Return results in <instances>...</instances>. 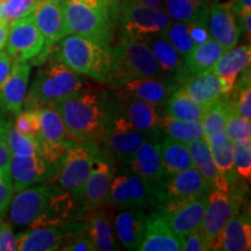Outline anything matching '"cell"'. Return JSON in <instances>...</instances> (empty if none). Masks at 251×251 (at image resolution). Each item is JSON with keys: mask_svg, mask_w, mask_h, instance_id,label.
I'll return each instance as SVG.
<instances>
[{"mask_svg": "<svg viewBox=\"0 0 251 251\" xmlns=\"http://www.w3.org/2000/svg\"><path fill=\"white\" fill-rule=\"evenodd\" d=\"M14 127L26 136L36 139L39 136L40 124H39V113L37 109H25L20 112L15 119Z\"/></svg>", "mask_w": 251, "mask_h": 251, "instance_id": "44", "label": "cell"}, {"mask_svg": "<svg viewBox=\"0 0 251 251\" xmlns=\"http://www.w3.org/2000/svg\"><path fill=\"white\" fill-rule=\"evenodd\" d=\"M9 176L15 192L46 180L54 181L51 168L39 151L31 155H12Z\"/></svg>", "mask_w": 251, "mask_h": 251, "instance_id": "17", "label": "cell"}, {"mask_svg": "<svg viewBox=\"0 0 251 251\" xmlns=\"http://www.w3.org/2000/svg\"><path fill=\"white\" fill-rule=\"evenodd\" d=\"M30 64L27 62H14L8 77L0 86V114L21 112L26 98L28 81L30 77Z\"/></svg>", "mask_w": 251, "mask_h": 251, "instance_id": "22", "label": "cell"}, {"mask_svg": "<svg viewBox=\"0 0 251 251\" xmlns=\"http://www.w3.org/2000/svg\"><path fill=\"white\" fill-rule=\"evenodd\" d=\"M98 156L97 142H76L67 149L57 175L59 187L76 200H83L84 187Z\"/></svg>", "mask_w": 251, "mask_h": 251, "instance_id": "6", "label": "cell"}, {"mask_svg": "<svg viewBox=\"0 0 251 251\" xmlns=\"http://www.w3.org/2000/svg\"><path fill=\"white\" fill-rule=\"evenodd\" d=\"M163 35L171 43L172 47L177 50L178 54L181 57H186L194 48V43L192 39H191L190 33H188L187 25L181 23V21L170 23V25L166 27V29L163 31Z\"/></svg>", "mask_w": 251, "mask_h": 251, "instance_id": "39", "label": "cell"}, {"mask_svg": "<svg viewBox=\"0 0 251 251\" xmlns=\"http://www.w3.org/2000/svg\"><path fill=\"white\" fill-rule=\"evenodd\" d=\"M230 112V97L222 96L215 101L209 103L206 107L205 114L201 119L203 137H208L213 134L225 131Z\"/></svg>", "mask_w": 251, "mask_h": 251, "instance_id": "38", "label": "cell"}, {"mask_svg": "<svg viewBox=\"0 0 251 251\" xmlns=\"http://www.w3.org/2000/svg\"><path fill=\"white\" fill-rule=\"evenodd\" d=\"M13 193L14 188L11 176H0V221L8 211Z\"/></svg>", "mask_w": 251, "mask_h": 251, "instance_id": "47", "label": "cell"}, {"mask_svg": "<svg viewBox=\"0 0 251 251\" xmlns=\"http://www.w3.org/2000/svg\"><path fill=\"white\" fill-rule=\"evenodd\" d=\"M209 150H211L213 161L220 175L225 178L231 188L237 187L240 177H238L234 163L233 141L227 136L225 131L213 134L211 136L205 137Z\"/></svg>", "mask_w": 251, "mask_h": 251, "instance_id": "28", "label": "cell"}, {"mask_svg": "<svg viewBox=\"0 0 251 251\" xmlns=\"http://www.w3.org/2000/svg\"><path fill=\"white\" fill-rule=\"evenodd\" d=\"M208 31L211 39L216 41L226 51L237 45L241 27L231 1H216L209 6Z\"/></svg>", "mask_w": 251, "mask_h": 251, "instance_id": "18", "label": "cell"}, {"mask_svg": "<svg viewBox=\"0 0 251 251\" xmlns=\"http://www.w3.org/2000/svg\"><path fill=\"white\" fill-rule=\"evenodd\" d=\"M8 27L9 25L6 23H0V50H2L6 47L8 37Z\"/></svg>", "mask_w": 251, "mask_h": 251, "instance_id": "54", "label": "cell"}, {"mask_svg": "<svg viewBox=\"0 0 251 251\" xmlns=\"http://www.w3.org/2000/svg\"><path fill=\"white\" fill-rule=\"evenodd\" d=\"M144 41L151 49L162 74L172 77V79L177 83L178 78L186 72L183 57L178 54L177 50L172 47L163 34L147 37Z\"/></svg>", "mask_w": 251, "mask_h": 251, "instance_id": "31", "label": "cell"}, {"mask_svg": "<svg viewBox=\"0 0 251 251\" xmlns=\"http://www.w3.org/2000/svg\"><path fill=\"white\" fill-rule=\"evenodd\" d=\"M107 201L119 208H146L155 205L153 192L142 178L133 171H122L113 178Z\"/></svg>", "mask_w": 251, "mask_h": 251, "instance_id": "12", "label": "cell"}, {"mask_svg": "<svg viewBox=\"0 0 251 251\" xmlns=\"http://www.w3.org/2000/svg\"><path fill=\"white\" fill-rule=\"evenodd\" d=\"M231 4L236 13L237 20L247 13H251V0H231Z\"/></svg>", "mask_w": 251, "mask_h": 251, "instance_id": "52", "label": "cell"}, {"mask_svg": "<svg viewBox=\"0 0 251 251\" xmlns=\"http://www.w3.org/2000/svg\"><path fill=\"white\" fill-rule=\"evenodd\" d=\"M6 1H7V0H0V4H2V5H4Z\"/></svg>", "mask_w": 251, "mask_h": 251, "instance_id": "56", "label": "cell"}, {"mask_svg": "<svg viewBox=\"0 0 251 251\" xmlns=\"http://www.w3.org/2000/svg\"><path fill=\"white\" fill-rule=\"evenodd\" d=\"M117 21L120 25L122 37L146 40L163 34L171 19L161 8L118 1Z\"/></svg>", "mask_w": 251, "mask_h": 251, "instance_id": "7", "label": "cell"}, {"mask_svg": "<svg viewBox=\"0 0 251 251\" xmlns=\"http://www.w3.org/2000/svg\"><path fill=\"white\" fill-rule=\"evenodd\" d=\"M177 89H180L190 98L203 106H208L224 96L221 78L212 70L198 75L186 72L177 80Z\"/></svg>", "mask_w": 251, "mask_h": 251, "instance_id": "23", "label": "cell"}, {"mask_svg": "<svg viewBox=\"0 0 251 251\" xmlns=\"http://www.w3.org/2000/svg\"><path fill=\"white\" fill-rule=\"evenodd\" d=\"M13 58L8 55L7 51H1L0 50V86L8 77L9 72L13 67Z\"/></svg>", "mask_w": 251, "mask_h": 251, "instance_id": "51", "label": "cell"}, {"mask_svg": "<svg viewBox=\"0 0 251 251\" xmlns=\"http://www.w3.org/2000/svg\"><path fill=\"white\" fill-rule=\"evenodd\" d=\"M207 202L208 194L170 200L158 205V213L171 230L184 240L186 235L200 227Z\"/></svg>", "mask_w": 251, "mask_h": 251, "instance_id": "9", "label": "cell"}, {"mask_svg": "<svg viewBox=\"0 0 251 251\" xmlns=\"http://www.w3.org/2000/svg\"><path fill=\"white\" fill-rule=\"evenodd\" d=\"M208 193L209 186L205 178L192 166L165 178L155 192V205Z\"/></svg>", "mask_w": 251, "mask_h": 251, "instance_id": "16", "label": "cell"}, {"mask_svg": "<svg viewBox=\"0 0 251 251\" xmlns=\"http://www.w3.org/2000/svg\"><path fill=\"white\" fill-rule=\"evenodd\" d=\"M37 0H7L4 5V20L8 25L31 14Z\"/></svg>", "mask_w": 251, "mask_h": 251, "instance_id": "43", "label": "cell"}, {"mask_svg": "<svg viewBox=\"0 0 251 251\" xmlns=\"http://www.w3.org/2000/svg\"><path fill=\"white\" fill-rule=\"evenodd\" d=\"M114 178V168L107 157L98 153L84 187L83 201L87 208H97L107 200L108 191Z\"/></svg>", "mask_w": 251, "mask_h": 251, "instance_id": "24", "label": "cell"}, {"mask_svg": "<svg viewBox=\"0 0 251 251\" xmlns=\"http://www.w3.org/2000/svg\"><path fill=\"white\" fill-rule=\"evenodd\" d=\"M85 230V224L68 222L64 225H50L29 228L15 235L17 250L52 251L61 248L69 235Z\"/></svg>", "mask_w": 251, "mask_h": 251, "instance_id": "14", "label": "cell"}, {"mask_svg": "<svg viewBox=\"0 0 251 251\" xmlns=\"http://www.w3.org/2000/svg\"><path fill=\"white\" fill-rule=\"evenodd\" d=\"M119 111L131 122V125L151 141H157L161 136L158 122V107L143 100L131 97L117 96Z\"/></svg>", "mask_w": 251, "mask_h": 251, "instance_id": "20", "label": "cell"}, {"mask_svg": "<svg viewBox=\"0 0 251 251\" xmlns=\"http://www.w3.org/2000/svg\"><path fill=\"white\" fill-rule=\"evenodd\" d=\"M225 133L231 141L250 140L251 139V122L242 115L237 114L231 106V112L229 115Z\"/></svg>", "mask_w": 251, "mask_h": 251, "instance_id": "42", "label": "cell"}, {"mask_svg": "<svg viewBox=\"0 0 251 251\" xmlns=\"http://www.w3.org/2000/svg\"><path fill=\"white\" fill-rule=\"evenodd\" d=\"M251 61L250 45L235 46L224 52L211 70L221 78L224 86V96L230 97L236 85L238 75L249 68Z\"/></svg>", "mask_w": 251, "mask_h": 251, "instance_id": "25", "label": "cell"}, {"mask_svg": "<svg viewBox=\"0 0 251 251\" xmlns=\"http://www.w3.org/2000/svg\"><path fill=\"white\" fill-rule=\"evenodd\" d=\"M114 218V230L122 247L139 250L146 234L147 216L139 208H125Z\"/></svg>", "mask_w": 251, "mask_h": 251, "instance_id": "27", "label": "cell"}, {"mask_svg": "<svg viewBox=\"0 0 251 251\" xmlns=\"http://www.w3.org/2000/svg\"><path fill=\"white\" fill-rule=\"evenodd\" d=\"M159 153L163 171L166 177L194 166L187 144L171 137H166L159 144Z\"/></svg>", "mask_w": 251, "mask_h": 251, "instance_id": "33", "label": "cell"}, {"mask_svg": "<svg viewBox=\"0 0 251 251\" xmlns=\"http://www.w3.org/2000/svg\"><path fill=\"white\" fill-rule=\"evenodd\" d=\"M251 249V220L249 212L231 216L221 234L219 250L249 251Z\"/></svg>", "mask_w": 251, "mask_h": 251, "instance_id": "30", "label": "cell"}, {"mask_svg": "<svg viewBox=\"0 0 251 251\" xmlns=\"http://www.w3.org/2000/svg\"><path fill=\"white\" fill-rule=\"evenodd\" d=\"M105 144L121 162L128 163L137 148L149 139L131 125L120 112H117L109 121L103 135Z\"/></svg>", "mask_w": 251, "mask_h": 251, "instance_id": "15", "label": "cell"}, {"mask_svg": "<svg viewBox=\"0 0 251 251\" xmlns=\"http://www.w3.org/2000/svg\"><path fill=\"white\" fill-rule=\"evenodd\" d=\"M54 191V185L42 184L18 191L12 198L9 216L17 227L29 226L42 218L48 209L49 200Z\"/></svg>", "mask_w": 251, "mask_h": 251, "instance_id": "13", "label": "cell"}, {"mask_svg": "<svg viewBox=\"0 0 251 251\" xmlns=\"http://www.w3.org/2000/svg\"><path fill=\"white\" fill-rule=\"evenodd\" d=\"M64 121L69 135L78 142H98L117 113L105 92L81 90L54 105Z\"/></svg>", "mask_w": 251, "mask_h": 251, "instance_id": "1", "label": "cell"}, {"mask_svg": "<svg viewBox=\"0 0 251 251\" xmlns=\"http://www.w3.org/2000/svg\"><path fill=\"white\" fill-rule=\"evenodd\" d=\"M0 23H5L4 20V9H2V4H0ZM7 24V23H6Z\"/></svg>", "mask_w": 251, "mask_h": 251, "instance_id": "55", "label": "cell"}, {"mask_svg": "<svg viewBox=\"0 0 251 251\" xmlns=\"http://www.w3.org/2000/svg\"><path fill=\"white\" fill-rule=\"evenodd\" d=\"M206 107L190 98L180 89H176L166 101V115L180 120L201 121Z\"/></svg>", "mask_w": 251, "mask_h": 251, "instance_id": "36", "label": "cell"}, {"mask_svg": "<svg viewBox=\"0 0 251 251\" xmlns=\"http://www.w3.org/2000/svg\"><path fill=\"white\" fill-rule=\"evenodd\" d=\"M135 175L146 181L153 192L155 199L156 190L161 186L166 176L163 171L159 144L157 141L148 140L137 148L133 157L127 163Z\"/></svg>", "mask_w": 251, "mask_h": 251, "instance_id": "21", "label": "cell"}, {"mask_svg": "<svg viewBox=\"0 0 251 251\" xmlns=\"http://www.w3.org/2000/svg\"><path fill=\"white\" fill-rule=\"evenodd\" d=\"M184 240L177 236L158 212L147 218L146 234L140 251H180Z\"/></svg>", "mask_w": 251, "mask_h": 251, "instance_id": "26", "label": "cell"}, {"mask_svg": "<svg viewBox=\"0 0 251 251\" xmlns=\"http://www.w3.org/2000/svg\"><path fill=\"white\" fill-rule=\"evenodd\" d=\"M183 250L185 251H207L211 250L205 236L199 228L184 237Z\"/></svg>", "mask_w": 251, "mask_h": 251, "instance_id": "49", "label": "cell"}, {"mask_svg": "<svg viewBox=\"0 0 251 251\" xmlns=\"http://www.w3.org/2000/svg\"><path fill=\"white\" fill-rule=\"evenodd\" d=\"M55 56L77 74L101 83L108 81L112 64L111 46L70 34L61 40Z\"/></svg>", "mask_w": 251, "mask_h": 251, "instance_id": "4", "label": "cell"}, {"mask_svg": "<svg viewBox=\"0 0 251 251\" xmlns=\"http://www.w3.org/2000/svg\"><path fill=\"white\" fill-rule=\"evenodd\" d=\"M34 24L45 39V51L35 63L45 62L50 48L68 35L63 0H37L31 12Z\"/></svg>", "mask_w": 251, "mask_h": 251, "instance_id": "11", "label": "cell"}, {"mask_svg": "<svg viewBox=\"0 0 251 251\" xmlns=\"http://www.w3.org/2000/svg\"><path fill=\"white\" fill-rule=\"evenodd\" d=\"M233 152L238 177L249 183L251 179V139L234 141Z\"/></svg>", "mask_w": 251, "mask_h": 251, "instance_id": "41", "label": "cell"}, {"mask_svg": "<svg viewBox=\"0 0 251 251\" xmlns=\"http://www.w3.org/2000/svg\"><path fill=\"white\" fill-rule=\"evenodd\" d=\"M165 13L175 21L208 20L209 0H164Z\"/></svg>", "mask_w": 251, "mask_h": 251, "instance_id": "35", "label": "cell"}, {"mask_svg": "<svg viewBox=\"0 0 251 251\" xmlns=\"http://www.w3.org/2000/svg\"><path fill=\"white\" fill-rule=\"evenodd\" d=\"M242 196L236 187L228 191L211 190L208 202L199 229L211 250H219L221 234L228 220L240 212Z\"/></svg>", "mask_w": 251, "mask_h": 251, "instance_id": "8", "label": "cell"}, {"mask_svg": "<svg viewBox=\"0 0 251 251\" xmlns=\"http://www.w3.org/2000/svg\"><path fill=\"white\" fill-rule=\"evenodd\" d=\"M6 141L12 155H31L39 151L36 139L21 134L12 124L6 131Z\"/></svg>", "mask_w": 251, "mask_h": 251, "instance_id": "40", "label": "cell"}, {"mask_svg": "<svg viewBox=\"0 0 251 251\" xmlns=\"http://www.w3.org/2000/svg\"><path fill=\"white\" fill-rule=\"evenodd\" d=\"M61 250L64 251H94V248L91 238L87 236L85 230L74 233L63 241Z\"/></svg>", "mask_w": 251, "mask_h": 251, "instance_id": "45", "label": "cell"}, {"mask_svg": "<svg viewBox=\"0 0 251 251\" xmlns=\"http://www.w3.org/2000/svg\"><path fill=\"white\" fill-rule=\"evenodd\" d=\"M87 209L89 214L85 222V233L91 238L96 250H118L119 247L115 241L113 225L107 213L99 211V207Z\"/></svg>", "mask_w": 251, "mask_h": 251, "instance_id": "32", "label": "cell"}, {"mask_svg": "<svg viewBox=\"0 0 251 251\" xmlns=\"http://www.w3.org/2000/svg\"><path fill=\"white\" fill-rule=\"evenodd\" d=\"M68 34L111 46L118 0H63Z\"/></svg>", "mask_w": 251, "mask_h": 251, "instance_id": "2", "label": "cell"}, {"mask_svg": "<svg viewBox=\"0 0 251 251\" xmlns=\"http://www.w3.org/2000/svg\"><path fill=\"white\" fill-rule=\"evenodd\" d=\"M186 144L188 150H190L191 156H192L193 164L196 166L197 170L205 178V180L209 186V191L230 190L231 187L225 180V178L220 175L218 168H216L215 163L213 161L211 150H209V147L206 142L205 137L193 140Z\"/></svg>", "mask_w": 251, "mask_h": 251, "instance_id": "29", "label": "cell"}, {"mask_svg": "<svg viewBox=\"0 0 251 251\" xmlns=\"http://www.w3.org/2000/svg\"><path fill=\"white\" fill-rule=\"evenodd\" d=\"M226 50L216 41L209 39L205 43L194 46L192 51L184 58V65L190 75L208 71Z\"/></svg>", "mask_w": 251, "mask_h": 251, "instance_id": "34", "label": "cell"}, {"mask_svg": "<svg viewBox=\"0 0 251 251\" xmlns=\"http://www.w3.org/2000/svg\"><path fill=\"white\" fill-rule=\"evenodd\" d=\"M6 48L14 62H28L43 54L45 39L34 24L31 14L9 24Z\"/></svg>", "mask_w": 251, "mask_h": 251, "instance_id": "10", "label": "cell"}, {"mask_svg": "<svg viewBox=\"0 0 251 251\" xmlns=\"http://www.w3.org/2000/svg\"><path fill=\"white\" fill-rule=\"evenodd\" d=\"M161 74L155 56L144 40L122 37L112 50L108 78V83L112 86L137 78L158 77Z\"/></svg>", "mask_w": 251, "mask_h": 251, "instance_id": "5", "label": "cell"}, {"mask_svg": "<svg viewBox=\"0 0 251 251\" xmlns=\"http://www.w3.org/2000/svg\"><path fill=\"white\" fill-rule=\"evenodd\" d=\"M11 122L5 120L0 114V176H9V162L12 153L9 151L6 131Z\"/></svg>", "mask_w": 251, "mask_h": 251, "instance_id": "46", "label": "cell"}, {"mask_svg": "<svg viewBox=\"0 0 251 251\" xmlns=\"http://www.w3.org/2000/svg\"><path fill=\"white\" fill-rule=\"evenodd\" d=\"M118 1L126 2V4L143 5V6H148V7H152V8H161L163 4H164V0H118Z\"/></svg>", "mask_w": 251, "mask_h": 251, "instance_id": "53", "label": "cell"}, {"mask_svg": "<svg viewBox=\"0 0 251 251\" xmlns=\"http://www.w3.org/2000/svg\"><path fill=\"white\" fill-rule=\"evenodd\" d=\"M113 89L117 96L131 97L159 107L166 103L171 93L177 89V83L175 80L169 81L157 79L156 77H146L125 81L113 86Z\"/></svg>", "mask_w": 251, "mask_h": 251, "instance_id": "19", "label": "cell"}, {"mask_svg": "<svg viewBox=\"0 0 251 251\" xmlns=\"http://www.w3.org/2000/svg\"><path fill=\"white\" fill-rule=\"evenodd\" d=\"M158 127L161 133L166 134L168 137L184 143L203 137L201 121L180 120V119L164 115L159 118Z\"/></svg>", "mask_w": 251, "mask_h": 251, "instance_id": "37", "label": "cell"}, {"mask_svg": "<svg viewBox=\"0 0 251 251\" xmlns=\"http://www.w3.org/2000/svg\"><path fill=\"white\" fill-rule=\"evenodd\" d=\"M187 25L188 33L192 39L194 46H199L211 39L208 31V20H198L192 23H185Z\"/></svg>", "mask_w": 251, "mask_h": 251, "instance_id": "48", "label": "cell"}, {"mask_svg": "<svg viewBox=\"0 0 251 251\" xmlns=\"http://www.w3.org/2000/svg\"><path fill=\"white\" fill-rule=\"evenodd\" d=\"M17 250V241L9 222L0 221V251Z\"/></svg>", "mask_w": 251, "mask_h": 251, "instance_id": "50", "label": "cell"}, {"mask_svg": "<svg viewBox=\"0 0 251 251\" xmlns=\"http://www.w3.org/2000/svg\"><path fill=\"white\" fill-rule=\"evenodd\" d=\"M83 86L84 80L80 75L54 56L37 72L25 98L24 106L26 109H37L43 106L56 105L79 92Z\"/></svg>", "mask_w": 251, "mask_h": 251, "instance_id": "3", "label": "cell"}]
</instances>
